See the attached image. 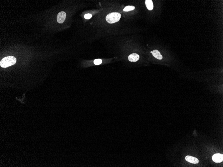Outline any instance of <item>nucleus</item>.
Wrapping results in <instances>:
<instances>
[{
	"label": "nucleus",
	"instance_id": "39448f33",
	"mask_svg": "<svg viewBox=\"0 0 223 167\" xmlns=\"http://www.w3.org/2000/svg\"><path fill=\"white\" fill-rule=\"evenodd\" d=\"M139 55L135 53H132L128 56V59L131 62H136L139 60Z\"/></svg>",
	"mask_w": 223,
	"mask_h": 167
},
{
	"label": "nucleus",
	"instance_id": "7ed1b4c3",
	"mask_svg": "<svg viewBox=\"0 0 223 167\" xmlns=\"http://www.w3.org/2000/svg\"><path fill=\"white\" fill-rule=\"evenodd\" d=\"M66 13L64 11L60 12L58 14L57 16V22L59 23H62L64 22L66 18Z\"/></svg>",
	"mask_w": 223,
	"mask_h": 167
},
{
	"label": "nucleus",
	"instance_id": "6e6552de",
	"mask_svg": "<svg viewBox=\"0 0 223 167\" xmlns=\"http://www.w3.org/2000/svg\"><path fill=\"white\" fill-rule=\"evenodd\" d=\"M145 4L147 9L149 10H152L153 9V1L151 0H146L145 1Z\"/></svg>",
	"mask_w": 223,
	"mask_h": 167
},
{
	"label": "nucleus",
	"instance_id": "20e7f679",
	"mask_svg": "<svg viewBox=\"0 0 223 167\" xmlns=\"http://www.w3.org/2000/svg\"><path fill=\"white\" fill-rule=\"evenodd\" d=\"M212 159L215 163H221L223 161V155L220 154H215L212 157Z\"/></svg>",
	"mask_w": 223,
	"mask_h": 167
},
{
	"label": "nucleus",
	"instance_id": "f03ea898",
	"mask_svg": "<svg viewBox=\"0 0 223 167\" xmlns=\"http://www.w3.org/2000/svg\"><path fill=\"white\" fill-rule=\"evenodd\" d=\"M121 16V14L119 13H111L106 16V21L109 23H114L120 20Z\"/></svg>",
	"mask_w": 223,
	"mask_h": 167
},
{
	"label": "nucleus",
	"instance_id": "9b49d317",
	"mask_svg": "<svg viewBox=\"0 0 223 167\" xmlns=\"http://www.w3.org/2000/svg\"><path fill=\"white\" fill-rule=\"evenodd\" d=\"M92 17V15L90 14H86L84 16V18L86 19H89L91 18Z\"/></svg>",
	"mask_w": 223,
	"mask_h": 167
},
{
	"label": "nucleus",
	"instance_id": "1a4fd4ad",
	"mask_svg": "<svg viewBox=\"0 0 223 167\" xmlns=\"http://www.w3.org/2000/svg\"><path fill=\"white\" fill-rule=\"evenodd\" d=\"M135 6H128L125 7V8L123 9V10L125 11H130L133 10L135 9Z\"/></svg>",
	"mask_w": 223,
	"mask_h": 167
},
{
	"label": "nucleus",
	"instance_id": "9d476101",
	"mask_svg": "<svg viewBox=\"0 0 223 167\" xmlns=\"http://www.w3.org/2000/svg\"><path fill=\"white\" fill-rule=\"evenodd\" d=\"M94 64L95 65H98L101 64L102 63V61L101 59H96L94 60Z\"/></svg>",
	"mask_w": 223,
	"mask_h": 167
},
{
	"label": "nucleus",
	"instance_id": "423d86ee",
	"mask_svg": "<svg viewBox=\"0 0 223 167\" xmlns=\"http://www.w3.org/2000/svg\"><path fill=\"white\" fill-rule=\"evenodd\" d=\"M186 160L187 162L193 164H197L199 163V160L197 158L190 156H187Z\"/></svg>",
	"mask_w": 223,
	"mask_h": 167
},
{
	"label": "nucleus",
	"instance_id": "f257e3e1",
	"mask_svg": "<svg viewBox=\"0 0 223 167\" xmlns=\"http://www.w3.org/2000/svg\"><path fill=\"white\" fill-rule=\"evenodd\" d=\"M16 62V59L13 56H9L3 58L0 62V65L2 68H6L13 65Z\"/></svg>",
	"mask_w": 223,
	"mask_h": 167
},
{
	"label": "nucleus",
	"instance_id": "0eeeda50",
	"mask_svg": "<svg viewBox=\"0 0 223 167\" xmlns=\"http://www.w3.org/2000/svg\"><path fill=\"white\" fill-rule=\"evenodd\" d=\"M151 53L152 54V55L155 58H157V59L159 60H161L163 58L162 55L160 53V52L157 50H155L151 52Z\"/></svg>",
	"mask_w": 223,
	"mask_h": 167
}]
</instances>
